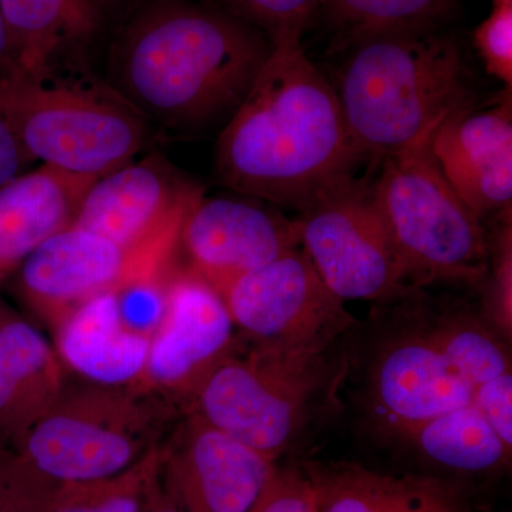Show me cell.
Here are the masks:
<instances>
[{
  "label": "cell",
  "instance_id": "obj_38",
  "mask_svg": "<svg viewBox=\"0 0 512 512\" xmlns=\"http://www.w3.org/2000/svg\"><path fill=\"white\" fill-rule=\"evenodd\" d=\"M141 512H146V510H144V505H143V510H141Z\"/></svg>",
  "mask_w": 512,
  "mask_h": 512
},
{
  "label": "cell",
  "instance_id": "obj_19",
  "mask_svg": "<svg viewBox=\"0 0 512 512\" xmlns=\"http://www.w3.org/2000/svg\"><path fill=\"white\" fill-rule=\"evenodd\" d=\"M66 383L55 346L35 325L0 306V441L15 443Z\"/></svg>",
  "mask_w": 512,
  "mask_h": 512
},
{
  "label": "cell",
  "instance_id": "obj_10",
  "mask_svg": "<svg viewBox=\"0 0 512 512\" xmlns=\"http://www.w3.org/2000/svg\"><path fill=\"white\" fill-rule=\"evenodd\" d=\"M220 295L249 345L329 350L359 326L301 247L239 276Z\"/></svg>",
  "mask_w": 512,
  "mask_h": 512
},
{
  "label": "cell",
  "instance_id": "obj_7",
  "mask_svg": "<svg viewBox=\"0 0 512 512\" xmlns=\"http://www.w3.org/2000/svg\"><path fill=\"white\" fill-rule=\"evenodd\" d=\"M434 131L380 161L373 194L413 288L433 282L480 285L488 272L490 239L484 221L437 164Z\"/></svg>",
  "mask_w": 512,
  "mask_h": 512
},
{
  "label": "cell",
  "instance_id": "obj_28",
  "mask_svg": "<svg viewBox=\"0 0 512 512\" xmlns=\"http://www.w3.org/2000/svg\"><path fill=\"white\" fill-rule=\"evenodd\" d=\"M170 271L116 292L121 323L128 332L153 338L165 311V289Z\"/></svg>",
  "mask_w": 512,
  "mask_h": 512
},
{
  "label": "cell",
  "instance_id": "obj_25",
  "mask_svg": "<svg viewBox=\"0 0 512 512\" xmlns=\"http://www.w3.org/2000/svg\"><path fill=\"white\" fill-rule=\"evenodd\" d=\"M451 0H322L323 12L342 43L380 33L434 28Z\"/></svg>",
  "mask_w": 512,
  "mask_h": 512
},
{
  "label": "cell",
  "instance_id": "obj_2",
  "mask_svg": "<svg viewBox=\"0 0 512 512\" xmlns=\"http://www.w3.org/2000/svg\"><path fill=\"white\" fill-rule=\"evenodd\" d=\"M271 40L231 12L191 0H154L113 45L109 83L146 119L185 130L231 116Z\"/></svg>",
  "mask_w": 512,
  "mask_h": 512
},
{
  "label": "cell",
  "instance_id": "obj_4",
  "mask_svg": "<svg viewBox=\"0 0 512 512\" xmlns=\"http://www.w3.org/2000/svg\"><path fill=\"white\" fill-rule=\"evenodd\" d=\"M348 369L338 348L239 345L202 380L190 412L276 463L336 399Z\"/></svg>",
  "mask_w": 512,
  "mask_h": 512
},
{
  "label": "cell",
  "instance_id": "obj_29",
  "mask_svg": "<svg viewBox=\"0 0 512 512\" xmlns=\"http://www.w3.org/2000/svg\"><path fill=\"white\" fill-rule=\"evenodd\" d=\"M474 46L487 72L505 86L512 83V3L494 5L474 30Z\"/></svg>",
  "mask_w": 512,
  "mask_h": 512
},
{
  "label": "cell",
  "instance_id": "obj_12",
  "mask_svg": "<svg viewBox=\"0 0 512 512\" xmlns=\"http://www.w3.org/2000/svg\"><path fill=\"white\" fill-rule=\"evenodd\" d=\"M380 340L367 370V406L383 433H399L473 402L466 382L441 352L424 313Z\"/></svg>",
  "mask_w": 512,
  "mask_h": 512
},
{
  "label": "cell",
  "instance_id": "obj_17",
  "mask_svg": "<svg viewBox=\"0 0 512 512\" xmlns=\"http://www.w3.org/2000/svg\"><path fill=\"white\" fill-rule=\"evenodd\" d=\"M315 512H470L458 481L379 473L353 461H306Z\"/></svg>",
  "mask_w": 512,
  "mask_h": 512
},
{
  "label": "cell",
  "instance_id": "obj_15",
  "mask_svg": "<svg viewBox=\"0 0 512 512\" xmlns=\"http://www.w3.org/2000/svg\"><path fill=\"white\" fill-rule=\"evenodd\" d=\"M200 194L163 156L134 158L94 181L72 227L120 245L143 244L181 224Z\"/></svg>",
  "mask_w": 512,
  "mask_h": 512
},
{
  "label": "cell",
  "instance_id": "obj_8",
  "mask_svg": "<svg viewBox=\"0 0 512 512\" xmlns=\"http://www.w3.org/2000/svg\"><path fill=\"white\" fill-rule=\"evenodd\" d=\"M298 214L301 248L340 301L394 302L412 296L372 183L349 175L319 192Z\"/></svg>",
  "mask_w": 512,
  "mask_h": 512
},
{
  "label": "cell",
  "instance_id": "obj_22",
  "mask_svg": "<svg viewBox=\"0 0 512 512\" xmlns=\"http://www.w3.org/2000/svg\"><path fill=\"white\" fill-rule=\"evenodd\" d=\"M393 437L417 456L451 473H495L511 461L512 448L473 404L421 421Z\"/></svg>",
  "mask_w": 512,
  "mask_h": 512
},
{
  "label": "cell",
  "instance_id": "obj_35",
  "mask_svg": "<svg viewBox=\"0 0 512 512\" xmlns=\"http://www.w3.org/2000/svg\"><path fill=\"white\" fill-rule=\"evenodd\" d=\"M13 66L15 64H13L12 45H10L8 29L0 10V74L12 72Z\"/></svg>",
  "mask_w": 512,
  "mask_h": 512
},
{
  "label": "cell",
  "instance_id": "obj_3",
  "mask_svg": "<svg viewBox=\"0 0 512 512\" xmlns=\"http://www.w3.org/2000/svg\"><path fill=\"white\" fill-rule=\"evenodd\" d=\"M348 49L335 89L360 161L406 150L473 104L463 53L436 28L363 37Z\"/></svg>",
  "mask_w": 512,
  "mask_h": 512
},
{
  "label": "cell",
  "instance_id": "obj_5",
  "mask_svg": "<svg viewBox=\"0 0 512 512\" xmlns=\"http://www.w3.org/2000/svg\"><path fill=\"white\" fill-rule=\"evenodd\" d=\"M0 116L33 161L96 178L137 158L150 136L109 83L60 79L56 70L0 74Z\"/></svg>",
  "mask_w": 512,
  "mask_h": 512
},
{
  "label": "cell",
  "instance_id": "obj_32",
  "mask_svg": "<svg viewBox=\"0 0 512 512\" xmlns=\"http://www.w3.org/2000/svg\"><path fill=\"white\" fill-rule=\"evenodd\" d=\"M471 404L512 448V373H504L477 386Z\"/></svg>",
  "mask_w": 512,
  "mask_h": 512
},
{
  "label": "cell",
  "instance_id": "obj_16",
  "mask_svg": "<svg viewBox=\"0 0 512 512\" xmlns=\"http://www.w3.org/2000/svg\"><path fill=\"white\" fill-rule=\"evenodd\" d=\"M431 151L448 183L481 221L511 210V92L487 109L471 104L450 114L434 131Z\"/></svg>",
  "mask_w": 512,
  "mask_h": 512
},
{
  "label": "cell",
  "instance_id": "obj_30",
  "mask_svg": "<svg viewBox=\"0 0 512 512\" xmlns=\"http://www.w3.org/2000/svg\"><path fill=\"white\" fill-rule=\"evenodd\" d=\"M52 488L13 454L0 461V512H42Z\"/></svg>",
  "mask_w": 512,
  "mask_h": 512
},
{
  "label": "cell",
  "instance_id": "obj_20",
  "mask_svg": "<svg viewBox=\"0 0 512 512\" xmlns=\"http://www.w3.org/2000/svg\"><path fill=\"white\" fill-rule=\"evenodd\" d=\"M64 369L90 383L136 386L146 367L150 339L121 323L116 292L84 302L53 328Z\"/></svg>",
  "mask_w": 512,
  "mask_h": 512
},
{
  "label": "cell",
  "instance_id": "obj_23",
  "mask_svg": "<svg viewBox=\"0 0 512 512\" xmlns=\"http://www.w3.org/2000/svg\"><path fill=\"white\" fill-rule=\"evenodd\" d=\"M423 313L447 362L471 386L511 372L507 339L488 320L464 309Z\"/></svg>",
  "mask_w": 512,
  "mask_h": 512
},
{
  "label": "cell",
  "instance_id": "obj_33",
  "mask_svg": "<svg viewBox=\"0 0 512 512\" xmlns=\"http://www.w3.org/2000/svg\"><path fill=\"white\" fill-rule=\"evenodd\" d=\"M32 163L35 161L29 157L12 128L0 116V187L25 173Z\"/></svg>",
  "mask_w": 512,
  "mask_h": 512
},
{
  "label": "cell",
  "instance_id": "obj_27",
  "mask_svg": "<svg viewBox=\"0 0 512 512\" xmlns=\"http://www.w3.org/2000/svg\"><path fill=\"white\" fill-rule=\"evenodd\" d=\"M511 215L504 217L495 241H490V262L484 282L488 284V316L505 339L512 330V234Z\"/></svg>",
  "mask_w": 512,
  "mask_h": 512
},
{
  "label": "cell",
  "instance_id": "obj_34",
  "mask_svg": "<svg viewBox=\"0 0 512 512\" xmlns=\"http://www.w3.org/2000/svg\"><path fill=\"white\" fill-rule=\"evenodd\" d=\"M156 481H154L150 491H148L146 503H144V510H146V512H181L178 505L174 503L173 498H171L168 493L164 495L161 494L160 491H157Z\"/></svg>",
  "mask_w": 512,
  "mask_h": 512
},
{
  "label": "cell",
  "instance_id": "obj_24",
  "mask_svg": "<svg viewBox=\"0 0 512 512\" xmlns=\"http://www.w3.org/2000/svg\"><path fill=\"white\" fill-rule=\"evenodd\" d=\"M163 444L119 476L89 483L56 484L42 512H141L161 470Z\"/></svg>",
  "mask_w": 512,
  "mask_h": 512
},
{
  "label": "cell",
  "instance_id": "obj_6",
  "mask_svg": "<svg viewBox=\"0 0 512 512\" xmlns=\"http://www.w3.org/2000/svg\"><path fill=\"white\" fill-rule=\"evenodd\" d=\"M157 399L134 386L67 382L13 454L53 484L119 476L160 446L165 409Z\"/></svg>",
  "mask_w": 512,
  "mask_h": 512
},
{
  "label": "cell",
  "instance_id": "obj_37",
  "mask_svg": "<svg viewBox=\"0 0 512 512\" xmlns=\"http://www.w3.org/2000/svg\"><path fill=\"white\" fill-rule=\"evenodd\" d=\"M311 512H315V507H312V511Z\"/></svg>",
  "mask_w": 512,
  "mask_h": 512
},
{
  "label": "cell",
  "instance_id": "obj_1",
  "mask_svg": "<svg viewBox=\"0 0 512 512\" xmlns=\"http://www.w3.org/2000/svg\"><path fill=\"white\" fill-rule=\"evenodd\" d=\"M359 161L338 93L306 55L302 37L271 39V52L218 138L221 184L299 211L353 175Z\"/></svg>",
  "mask_w": 512,
  "mask_h": 512
},
{
  "label": "cell",
  "instance_id": "obj_26",
  "mask_svg": "<svg viewBox=\"0 0 512 512\" xmlns=\"http://www.w3.org/2000/svg\"><path fill=\"white\" fill-rule=\"evenodd\" d=\"M229 12L261 30L269 40L299 36L320 10L322 0H225Z\"/></svg>",
  "mask_w": 512,
  "mask_h": 512
},
{
  "label": "cell",
  "instance_id": "obj_21",
  "mask_svg": "<svg viewBox=\"0 0 512 512\" xmlns=\"http://www.w3.org/2000/svg\"><path fill=\"white\" fill-rule=\"evenodd\" d=\"M13 52V70L55 72L63 53L83 45L103 22L101 0H0Z\"/></svg>",
  "mask_w": 512,
  "mask_h": 512
},
{
  "label": "cell",
  "instance_id": "obj_31",
  "mask_svg": "<svg viewBox=\"0 0 512 512\" xmlns=\"http://www.w3.org/2000/svg\"><path fill=\"white\" fill-rule=\"evenodd\" d=\"M312 488L302 468H276L274 477L266 485L249 512H311Z\"/></svg>",
  "mask_w": 512,
  "mask_h": 512
},
{
  "label": "cell",
  "instance_id": "obj_36",
  "mask_svg": "<svg viewBox=\"0 0 512 512\" xmlns=\"http://www.w3.org/2000/svg\"><path fill=\"white\" fill-rule=\"evenodd\" d=\"M494 5H500V3H512V0H493Z\"/></svg>",
  "mask_w": 512,
  "mask_h": 512
},
{
  "label": "cell",
  "instance_id": "obj_9",
  "mask_svg": "<svg viewBox=\"0 0 512 512\" xmlns=\"http://www.w3.org/2000/svg\"><path fill=\"white\" fill-rule=\"evenodd\" d=\"M183 222L137 245H120L76 227L63 229L40 245L12 276L16 292L53 329L96 296L170 271Z\"/></svg>",
  "mask_w": 512,
  "mask_h": 512
},
{
  "label": "cell",
  "instance_id": "obj_13",
  "mask_svg": "<svg viewBox=\"0 0 512 512\" xmlns=\"http://www.w3.org/2000/svg\"><path fill=\"white\" fill-rule=\"evenodd\" d=\"M301 247L298 222L276 205L238 194V197L198 195L185 215L180 244L185 265L218 292L239 276L271 264Z\"/></svg>",
  "mask_w": 512,
  "mask_h": 512
},
{
  "label": "cell",
  "instance_id": "obj_18",
  "mask_svg": "<svg viewBox=\"0 0 512 512\" xmlns=\"http://www.w3.org/2000/svg\"><path fill=\"white\" fill-rule=\"evenodd\" d=\"M96 180L40 164L0 187V285L47 239L72 227Z\"/></svg>",
  "mask_w": 512,
  "mask_h": 512
},
{
  "label": "cell",
  "instance_id": "obj_11",
  "mask_svg": "<svg viewBox=\"0 0 512 512\" xmlns=\"http://www.w3.org/2000/svg\"><path fill=\"white\" fill-rule=\"evenodd\" d=\"M239 345L238 330L220 292L187 266L173 268L163 320L134 387L191 402L202 380Z\"/></svg>",
  "mask_w": 512,
  "mask_h": 512
},
{
  "label": "cell",
  "instance_id": "obj_14",
  "mask_svg": "<svg viewBox=\"0 0 512 512\" xmlns=\"http://www.w3.org/2000/svg\"><path fill=\"white\" fill-rule=\"evenodd\" d=\"M161 464L181 512H249L278 468L192 412L163 446Z\"/></svg>",
  "mask_w": 512,
  "mask_h": 512
}]
</instances>
